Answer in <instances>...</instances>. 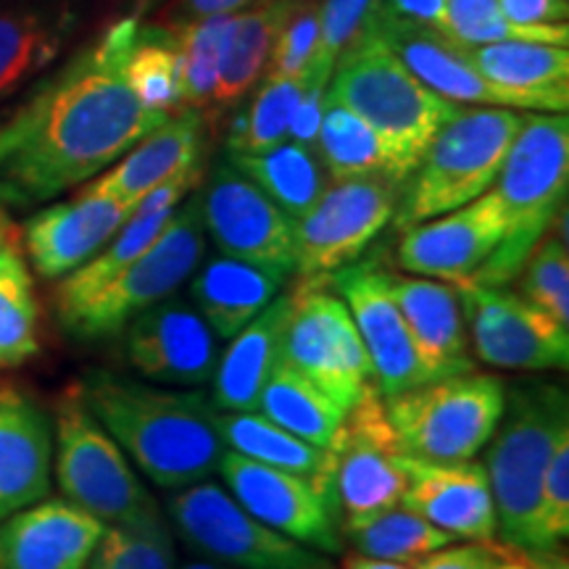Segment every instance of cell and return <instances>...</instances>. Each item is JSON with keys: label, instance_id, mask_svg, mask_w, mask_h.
Here are the masks:
<instances>
[{"label": "cell", "instance_id": "6da1fadb", "mask_svg": "<svg viewBox=\"0 0 569 569\" xmlns=\"http://www.w3.org/2000/svg\"><path fill=\"white\" fill-rule=\"evenodd\" d=\"M138 27V19L111 24L38 92L40 111L30 134L0 167L6 203H46L90 182L167 122V113L138 101L127 80Z\"/></svg>", "mask_w": 569, "mask_h": 569}, {"label": "cell", "instance_id": "7a4b0ae2", "mask_svg": "<svg viewBox=\"0 0 569 569\" xmlns=\"http://www.w3.org/2000/svg\"><path fill=\"white\" fill-rule=\"evenodd\" d=\"M80 388L98 422L156 488L180 490L217 472L227 446L211 398L106 369L90 372Z\"/></svg>", "mask_w": 569, "mask_h": 569}, {"label": "cell", "instance_id": "3957f363", "mask_svg": "<svg viewBox=\"0 0 569 569\" xmlns=\"http://www.w3.org/2000/svg\"><path fill=\"white\" fill-rule=\"evenodd\" d=\"M327 101L359 113L386 140L403 180H409L425 148L459 109V103L425 88L369 30L367 19L332 67Z\"/></svg>", "mask_w": 569, "mask_h": 569}, {"label": "cell", "instance_id": "277c9868", "mask_svg": "<svg viewBox=\"0 0 569 569\" xmlns=\"http://www.w3.org/2000/svg\"><path fill=\"white\" fill-rule=\"evenodd\" d=\"M569 436L567 390L557 382H522L507 390L501 419L488 440L486 472L496 507V536L536 553V509L546 467Z\"/></svg>", "mask_w": 569, "mask_h": 569}, {"label": "cell", "instance_id": "5b68a950", "mask_svg": "<svg viewBox=\"0 0 569 569\" xmlns=\"http://www.w3.org/2000/svg\"><path fill=\"white\" fill-rule=\"evenodd\" d=\"M567 182V113H525L493 182V193L507 217V238L469 280L482 284H507L515 280L538 240L559 219Z\"/></svg>", "mask_w": 569, "mask_h": 569}, {"label": "cell", "instance_id": "8992f818", "mask_svg": "<svg viewBox=\"0 0 569 569\" xmlns=\"http://www.w3.org/2000/svg\"><path fill=\"white\" fill-rule=\"evenodd\" d=\"M522 113L501 106H459L440 127L403 182L393 222L398 230L427 222L490 190Z\"/></svg>", "mask_w": 569, "mask_h": 569}, {"label": "cell", "instance_id": "52a82bcc", "mask_svg": "<svg viewBox=\"0 0 569 569\" xmlns=\"http://www.w3.org/2000/svg\"><path fill=\"white\" fill-rule=\"evenodd\" d=\"M206 230L201 196L184 198L146 253L92 290L90 296L56 306L59 325L71 338L96 340L124 330L134 317L172 298L203 261Z\"/></svg>", "mask_w": 569, "mask_h": 569}, {"label": "cell", "instance_id": "ba28073f", "mask_svg": "<svg viewBox=\"0 0 569 569\" xmlns=\"http://www.w3.org/2000/svg\"><path fill=\"white\" fill-rule=\"evenodd\" d=\"M53 472L67 501L103 525L130 522L159 509L132 461L84 403L80 382H71L53 403Z\"/></svg>", "mask_w": 569, "mask_h": 569}, {"label": "cell", "instance_id": "9c48e42d", "mask_svg": "<svg viewBox=\"0 0 569 569\" xmlns=\"http://www.w3.org/2000/svg\"><path fill=\"white\" fill-rule=\"evenodd\" d=\"M507 403L501 377L459 372L386 398L398 446L411 459L467 461L493 436Z\"/></svg>", "mask_w": 569, "mask_h": 569}, {"label": "cell", "instance_id": "30bf717a", "mask_svg": "<svg viewBox=\"0 0 569 569\" xmlns=\"http://www.w3.org/2000/svg\"><path fill=\"white\" fill-rule=\"evenodd\" d=\"M330 448V490L338 503L340 530L398 507L407 490V453L388 419L386 396L365 388L346 411Z\"/></svg>", "mask_w": 569, "mask_h": 569}, {"label": "cell", "instance_id": "8fae6325", "mask_svg": "<svg viewBox=\"0 0 569 569\" xmlns=\"http://www.w3.org/2000/svg\"><path fill=\"white\" fill-rule=\"evenodd\" d=\"M174 528L198 553L230 569H322L317 553L256 519L230 490L201 480L169 496Z\"/></svg>", "mask_w": 569, "mask_h": 569}, {"label": "cell", "instance_id": "7c38bea8", "mask_svg": "<svg viewBox=\"0 0 569 569\" xmlns=\"http://www.w3.org/2000/svg\"><path fill=\"white\" fill-rule=\"evenodd\" d=\"M401 184L386 177L332 180L319 201L296 219V267L301 282H327L367 251L393 222Z\"/></svg>", "mask_w": 569, "mask_h": 569}, {"label": "cell", "instance_id": "4fadbf2b", "mask_svg": "<svg viewBox=\"0 0 569 569\" xmlns=\"http://www.w3.org/2000/svg\"><path fill=\"white\" fill-rule=\"evenodd\" d=\"M288 327L282 340V361L309 377L343 409L372 386V365L361 343L351 311L327 282H298L293 290Z\"/></svg>", "mask_w": 569, "mask_h": 569}, {"label": "cell", "instance_id": "5bb4252c", "mask_svg": "<svg viewBox=\"0 0 569 569\" xmlns=\"http://www.w3.org/2000/svg\"><path fill=\"white\" fill-rule=\"evenodd\" d=\"M469 322L475 356L496 369L549 372L567 369L569 327L503 284L453 282Z\"/></svg>", "mask_w": 569, "mask_h": 569}, {"label": "cell", "instance_id": "9a60e30c", "mask_svg": "<svg viewBox=\"0 0 569 569\" xmlns=\"http://www.w3.org/2000/svg\"><path fill=\"white\" fill-rule=\"evenodd\" d=\"M219 472L234 501L269 528L322 553L343 551L336 501L303 475L224 451Z\"/></svg>", "mask_w": 569, "mask_h": 569}, {"label": "cell", "instance_id": "2e32d148", "mask_svg": "<svg viewBox=\"0 0 569 569\" xmlns=\"http://www.w3.org/2000/svg\"><path fill=\"white\" fill-rule=\"evenodd\" d=\"M201 219L224 256L293 272L296 219L232 163L213 169L201 198Z\"/></svg>", "mask_w": 569, "mask_h": 569}, {"label": "cell", "instance_id": "e0dca14e", "mask_svg": "<svg viewBox=\"0 0 569 569\" xmlns=\"http://www.w3.org/2000/svg\"><path fill=\"white\" fill-rule=\"evenodd\" d=\"M327 282L351 311L372 365V380L382 396L390 398L430 382L409 327L390 293L386 269L377 267L375 261H353L330 274Z\"/></svg>", "mask_w": 569, "mask_h": 569}, {"label": "cell", "instance_id": "ac0fdd59", "mask_svg": "<svg viewBox=\"0 0 569 569\" xmlns=\"http://www.w3.org/2000/svg\"><path fill=\"white\" fill-rule=\"evenodd\" d=\"M507 238V217L493 190L459 209L440 213L403 230L398 267L430 280H469Z\"/></svg>", "mask_w": 569, "mask_h": 569}, {"label": "cell", "instance_id": "d6986e66", "mask_svg": "<svg viewBox=\"0 0 569 569\" xmlns=\"http://www.w3.org/2000/svg\"><path fill=\"white\" fill-rule=\"evenodd\" d=\"M124 353L134 372L163 386H209L219 361V338L193 303L151 306L124 327Z\"/></svg>", "mask_w": 569, "mask_h": 569}, {"label": "cell", "instance_id": "ffe728a7", "mask_svg": "<svg viewBox=\"0 0 569 569\" xmlns=\"http://www.w3.org/2000/svg\"><path fill=\"white\" fill-rule=\"evenodd\" d=\"M367 24L425 88L438 92L446 101L465 106H501V109L525 111L517 96L488 82L475 69L465 46L446 38L436 27L396 17V13L382 9L377 0L372 3V11H369Z\"/></svg>", "mask_w": 569, "mask_h": 569}, {"label": "cell", "instance_id": "44dd1931", "mask_svg": "<svg viewBox=\"0 0 569 569\" xmlns=\"http://www.w3.org/2000/svg\"><path fill=\"white\" fill-rule=\"evenodd\" d=\"M132 211V203L84 184L71 201L32 213L21 227V248L34 272L46 280H61L101 251L130 222Z\"/></svg>", "mask_w": 569, "mask_h": 569}, {"label": "cell", "instance_id": "7402d4cb", "mask_svg": "<svg viewBox=\"0 0 569 569\" xmlns=\"http://www.w3.org/2000/svg\"><path fill=\"white\" fill-rule=\"evenodd\" d=\"M103 528L67 498H40L0 519V569H84Z\"/></svg>", "mask_w": 569, "mask_h": 569}, {"label": "cell", "instance_id": "603a6c76", "mask_svg": "<svg viewBox=\"0 0 569 569\" xmlns=\"http://www.w3.org/2000/svg\"><path fill=\"white\" fill-rule=\"evenodd\" d=\"M407 490L401 503L453 540H493L496 507L486 465L480 461H425L407 457Z\"/></svg>", "mask_w": 569, "mask_h": 569}, {"label": "cell", "instance_id": "cb8c5ba5", "mask_svg": "<svg viewBox=\"0 0 569 569\" xmlns=\"http://www.w3.org/2000/svg\"><path fill=\"white\" fill-rule=\"evenodd\" d=\"M51 478V417L24 388L0 382V519L46 498Z\"/></svg>", "mask_w": 569, "mask_h": 569}, {"label": "cell", "instance_id": "d4e9b609", "mask_svg": "<svg viewBox=\"0 0 569 569\" xmlns=\"http://www.w3.org/2000/svg\"><path fill=\"white\" fill-rule=\"evenodd\" d=\"M388 284L415 340L427 380L469 372L475 361L457 284L393 272H388Z\"/></svg>", "mask_w": 569, "mask_h": 569}, {"label": "cell", "instance_id": "484cf974", "mask_svg": "<svg viewBox=\"0 0 569 569\" xmlns=\"http://www.w3.org/2000/svg\"><path fill=\"white\" fill-rule=\"evenodd\" d=\"M293 296H277L238 336L230 338L211 377V403L219 411H256L269 377L282 361V340Z\"/></svg>", "mask_w": 569, "mask_h": 569}, {"label": "cell", "instance_id": "4316f807", "mask_svg": "<svg viewBox=\"0 0 569 569\" xmlns=\"http://www.w3.org/2000/svg\"><path fill=\"white\" fill-rule=\"evenodd\" d=\"M201 146L203 113L182 109L134 142L109 172L92 177L88 188L134 206L156 184L201 161Z\"/></svg>", "mask_w": 569, "mask_h": 569}, {"label": "cell", "instance_id": "83f0119b", "mask_svg": "<svg viewBox=\"0 0 569 569\" xmlns=\"http://www.w3.org/2000/svg\"><path fill=\"white\" fill-rule=\"evenodd\" d=\"M284 280L288 272L282 269L259 267L222 253L198 264L190 277V298L213 336L230 340L280 296Z\"/></svg>", "mask_w": 569, "mask_h": 569}, {"label": "cell", "instance_id": "f1b7e54d", "mask_svg": "<svg viewBox=\"0 0 569 569\" xmlns=\"http://www.w3.org/2000/svg\"><path fill=\"white\" fill-rule=\"evenodd\" d=\"M467 56L488 82L517 96L525 111L567 113V48L546 46V42H488V46L467 48Z\"/></svg>", "mask_w": 569, "mask_h": 569}, {"label": "cell", "instance_id": "f546056e", "mask_svg": "<svg viewBox=\"0 0 569 569\" xmlns=\"http://www.w3.org/2000/svg\"><path fill=\"white\" fill-rule=\"evenodd\" d=\"M290 9L293 6L284 3V0H264L240 17H230L222 56H219V77L211 109H230L256 88V82L269 67L277 32H280Z\"/></svg>", "mask_w": 569, "mask_h": 569}, {"label": "cell", "instance_id": "4dcf8cb0", "mask_svg": "<svg viewBox=\"0 0 569 569\" xmlns=\"http://www.w3.org/2000/svg\"><path fill=\"white\" fill-rule=\"evenodd\" d=\"M219 430H222L227 451L259 461V465L303 475L332 498L330 448L293 436L261 411H219Z\"/></svg>", "mask_w": 569, "mask_h": 569}, {"label": "cell", "instance_id": "1f68e13d", "mask_svg": "<svg viewBox=\"0 0 569 569\" xmlns=\"http://www.w3.org/2000/svg\"><path fill=\"white\" fill-rule=\"evenodd\" d=\"M227 159L293 219H301L332 182L315 148L293 140L259 153H227Z\"/></svg>", "mask_w": 569, "mask_h": 569}, {"label": "cell", "instance_id": "d6a6232c", "mask_svg": "<svg viewBox=\"0 0 569 569\" xmlns=\"http://www.w3.org/2000/svg\"><path fill=\"white\" fill-rule=\"evenodd\" d=\"M315 151L319 161L325 163L330 180L386 177V180L401 184V188L407 182L386 140L359 113H353L340 103L325 101Z\"/></svg>", "mask_w": 569, "mask_h": 569}, {"label": "cell", "instance_id": "836d02e7", "mask_svg": "<svg viewBox=\"0 0 569 569\" xmlns=\"http://www.w3.org/2000/svg\"><path fill=\"white\" fill-rule=\"evenodd\" d=\"M256 411H261V415L272 419L274 425L284 427L288 432H293V436L327 448L336 438L348 409L340 407L336 398L315 386L309 377L280 361L264 390H261Z\"/></svg>", "mask_w": 569, "mask_h": 569}, {"label": "cell", "instance_id": "e575fe53", "mask_svg": "<svg viewBox=\"0 0 569 569\" xmlns=\"http://www.w3.org/2000/svg\"><path fill=\"white\" fill-rule=\"evenodd\" d=\"M40 351V306L24 248L0 251V369L21 367Z\"/></svg>", "mask_w": 569, "mask_h": 569}, {"label": "cell", "instance_id": "d590c367", "mask_svg": "<svg viewBox=\"0 0 569 569\" xmlns=\"http://www.w3.org/2000/svg\"><path fill=\"white\" fill-rule=\"evenodd\" d=\"M127 80L146 109L167 113V117L182 111V56L177 32L140 24L130 59H127Z\"/></svg>", "mask_w": 569, "mask_h": 569}, {"label": "cell", "instance_id": "8d00e7d4", "mask_svg": "<svg viewBox=\"0 0 569 569\" xmlns=\"http://www.w3.org/2000/svg\"><path fill=\"white\" fill-rule=\"evenodd\" d=\"M356 546V551L367 557L403 561V565H417L432 551L453 543L448 532L438 530L436 525L427 522L417 511L398 503L386 511L361 519V522L348 525L340 530Z\"/></svg>", "mask_w": 569, "mask_h": 569}, {"label": "cell", "instance_id": "74e56055", "mask_svg": "<svg viewBox=\"0 0 569 569\" xmlns=\"http://www.w3.org/2000/svg\"><path fill=\"white\" fill-rule=\"evenodd\" d=\"M67 24L48 13H0V98L56 59Z\"/></svg>", "mask_w": 569, "mask_h": 569}, {"label": "cell", "instance_id": "f35d334b", "mask_svg": "<svg viewBox=\"0 0 569 569\" xmlns=\"http://www.w3.org/2000/svg\"><path fill=\"white\" fill-rule=\"evenodd\" d=\"M84 569H177L172 530L159 509L106 525Z\"/></svg>", "mask_w": 569, "mask_h": 569}, {"label": "cell", "instance_id": "ab89813d", "mask_svg": "<svg viewBox=\"0 0 569 569\" xmlns=\"http://www.w3.org/2000/svg\"><path fill=\"white\" fill-rule=\"evenodd\" d=\"M303 92V77L267 74L251 103L234 119L227 134V153H259L288 140L290 119Z\"/></svg>", "mask_w": 569, "mask_h": 569}, {"label": "cell", "instance_id": "60d3db41", "mask_svg": "<svg viewBox=\"0 0 569 569\" xmlns=\"http://www.w3.org/2000/svg\"><path fill=\"white\" fill-rule=\"evenodd\" d=\"M227 24H230V13L184 21L180 30H174L182 56L184 109H196L201 113L211 109Z\"/></svg>", "mask_w": 569, "mask_h": 569}, {"label": "cell", "instance_id": "b9f144b4", "mask_svg": "<svg viewBox=\"0 0 569 569\" xmlns=\"http://www.w3.org/2000/svg\"><path fill=\"white\" fill-rule=\"evenodd\" d=\"M519 296L540 311L569 327V253L567 234L557 232V222L538 240L522 269Z\"/></svg>", "mask_w": 569, "mask_h": 569}, {"label": "cell", "instance_id": "7bdbcfd3", "mask_svg": "<svg viewBox=\"0 0 569 569\" xmlns=\"http://www.w3.org/2000/svg\"><path fill=\"white\" fill-rule=\"evenodd\" d=\"M569 536V436L546 467L536 509V553H557Z\"/></svg>", "mask_w": 569, "mask_h": 569}, {"label": "cell", "instance_id": "ee69618b", "mask_svg": "<svg viewBox=\"0 0 569 569\" xmlns=\"http://www.w3.org/2000/svg\"><path fill=\"white\" fill-rule=\"evenodd\" d=\"M319 48V6L298 3L284 17L277 32L269 74L272 77H303L315 61Z\"/></svg>", "mask_w": 569, "mask_h": 569}, {"label": "cell", "instance_id": "f6af8a7d", "mask_svg": "<svg viewBox=\"0 0 569 569\" xmlns=\"http://www.w3.org/2000/svg\"><path fill=\"white\" fill-rule=\"evenodd\" d=\"M372 3L375 0H325V6H319V48L306 74L330 80L338 56L361 30Z\"/></svg>", "mask_w": 569, "mask_h": 569}, {"label": "cell", "instance_id": "bcb514c9", "mask_svg": "<svg viewBox=\"0 0 569 569\" xmlns=\"http://www.w3.org/2000/svg\"><path fill=\"white\" fill-rule=\"evenodd\" d=\"M507 553V546L493 540H467L461 546H443L417 561V569H493Z\"/></svg>", "mask_w": 569, "mask_h": 569}, {"label": "cell", "instance_id": "7dc6e473", "mask_svg": "<svg viewBox=\"0 0 569 569\" xmlns=\"http://www.w3.org/2000/svg\"><path fill=\"white\" fill-rule=\"evenodd\" d=\"M201 180H203V163L198 161V163H193V167L172 174L169 180L159 182L153 190H148V193L142 196L138 203H134L132 217L177 209L184 198H190V193H193L198 184H201Z\"/></svg>", "mask_w": 569, "mask_h": 569}, {"label": "cell", "instance_id": "c3c4849f", "mask_svg": "<svg viewBox=\"0 0 569 569\" xmlns=\"http://www.w3.org/2000/svg\"><path fill=\"white\" fill-rule=\"evenodd\" d=\"M503 19L515 24H561L569 17L567 0H496Z\"/></svg>", "mask_w": 569, "mask_h": 569}, {"label": "cell", "instance_id": "681fc988", "mask_svg": "<svg viewBox=\"0 0 569 569\" xmlns=\"http://www.w3.org/2000/svg\"><path fill=\"white\" fill-rule=\"evenodd\" d=\"M38 111H40V96L34 92V98L30 103L21 106V109L9 119V122L0 124V167L9 161V156L21 146V140L30 134L34 119H38Z\"/></svg>", "mask_w": 569, "mask_h": 569}, {"label": "cell", "instance_id": "f907efd6", "mask_svg": "<svg viewBox=\"0 0 569 569\" xmlns=\"http://www.w3.org/2000/svg\"><path fill=\"white\" fill-rule=\"evenodd\" d=\"M382 9L396 13V17L417 21V24H427L440 30L443 24V3L446 0H377Z\"/></svg>", "mask_w": 569, "mask_h": 569}, {"label": "cell", "instance_id": "816d5d0a", "mask_svg": "<svg viewBox=\"0 0 569 569\" xmlns=\"http://www.w3.org/2000/svg\"><path fill=\"white\" fill-rule=\"evenodd\" d=\"M253 0H174V13L180 21H196L209 17H227V13L246 9Z\"/></svg>", "mask_w": 569, "mask_h": 569}, {"label": "cell", "instance_id": "f5cc1de1", "mask_svg": "<svg viewBox=\"0 0 569 569\" xmlns=\"http://www.w3.org/2000/svg\"><path fill=\"white\" fill-rule=\"evenodd\" d=\"M493 569H567V559L561 553H530L509 549Z\"/></svg>", "mask_w": 569, "mask_h": 569}, {"label": "cell", "instance_id": "db71d44e", "mask_svg": "<svg viewBox=\"0 0 569 569\" xmlns=\"http://www.w3.org/2000/svg\"><path fill=\"white\" fill-rule=\"evenodd\" d=\"M343 569H417V567L403 565V561L367 557V553H351V557L343 559Z\"/></svg>", "mask_w": 569, "mask_h": 569}, {"label": "cell", "instance_id": "11a10c76", "mask_svg": "<svg viewBox=\"0 0 569 569\" xmlns=\"http://www.w3.org/2000/svg\"><path fill=\"white\" fill-rule=\"evenodd\" d=\"M19 240H21L19 224L13 222V217H11V211H9V203H6L3 198H0V251H3L6 246L19 243Z\"/></svg>", "mask_w": 569, "mask_h": 569}, {"label": "cell", "instance_id": "9f6ffc18", "mask_svg": "<svg viewBox=\"0 0 569 569\" xmlns=\"http://www.w3.org/2000/svg\"><path fill=\"white\" fill-rule=\"evenodd\" d=\"M180 569H230V567H222V565H217V561H209V559H196V561H188V565Z\"/></svg>", "mask_w": 569, "mask_h": 569}, {"label": "cell", "instance_id": "6f0895ef", "mask_svg": "<svg viewBox=\"0 0 569 569\" xmlns=\"http://www.w3.org/2000/svg\"><path fill=\"white\" fill-rule=\"evenodd\" d=\"M284 3H290V6H298V3H309V0H284Z\"/></svg>", "mask_w": 569, "mask_h": 569}, {"label": "cell", "instance_id": "680465c9", "mask_svg": "<svg viewBox=\"0 0 569 569\" xmlns=\"http://www.w3.org/2000/svg\"><path fill=\"white\" fill-rule=\"evenodd\" d=\"M322 569H330V567H322Z\"/></svg>", "mask_w": 569, "mask_h": 569}]
</instances>
